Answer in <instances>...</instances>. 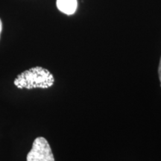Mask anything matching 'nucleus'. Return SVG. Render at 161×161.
<instances>
[{
	"instance_id": "1",
	"label": "nucleus",
	"mask_w": 161,
	"mask_h": 161,
	"mask_svg": "<svg viewBox=\"0 0 161 161\" xmlns=\"http://www.w3.org/2000/svg\"><path fill=\"white\" fill-rule=\"evenodd\" d=\"M55 79L49 70L41 66H36L19 74L14 81L19 89L42 88L47 89L53 85Z\"/></svg>"
},
{
	"instance_id": "2",
	"label": "nucleus",
	"mask_w": 161,
	"mask_h": 161,
	"mask_svg": "<svg viewBox=\"0 0 161 161\" xmlns=\"http://www.w3.org/2000/svg\"><path fill=\"white\" fill-rule=\"evenodd\" d=\"M27 161H55L51 147L45 138L35 139L27 155Z\"/></svg>"
},
{
	"instance_id": "3",
	"label": "nucleus",
	"mask_w": 161,
	"mask_h": 161,
	"mask_svg": "<svg viewBox=\"0 0 161 161\" xmlns=\"http://www.w3.org/2000/svg\"><path fill=\"white\" fill-rule=\"evenodd\" d=\"M77 0H57V7L62 13L72 15L77 9Z\"/></svg>"
},
{
	"instance_id": "4",
	"label": "nucleus",
	"mask_w": 161,
	"mask_h": 161,
	"mask_svg": "<svg viewBox=\"0 0 161 161\" xmlns=\"http://www.w3.org/2000/svg\"><path fill=\"white\" fill-rule=\"evenodd\" d=\"M158 73H159V78H160V84H161V58H160V65H159V68H158Z\"/></svg>"
},
{
	"instance_id": "5",
	"label": "nucleus",
	"mask_w": 161,
	"mask_h": 161,
	"mask_svg": "<svg viewBox=\"0 0 161 161\" xmlns=\"http://www.w3.org/2000/svg\"><path fill=\"white\" fill-rule=\"evenodd\" d=\"M2 29H3V23H2V21H1V19H0V35H1Z\"/></svg>"
}]
</instances>
